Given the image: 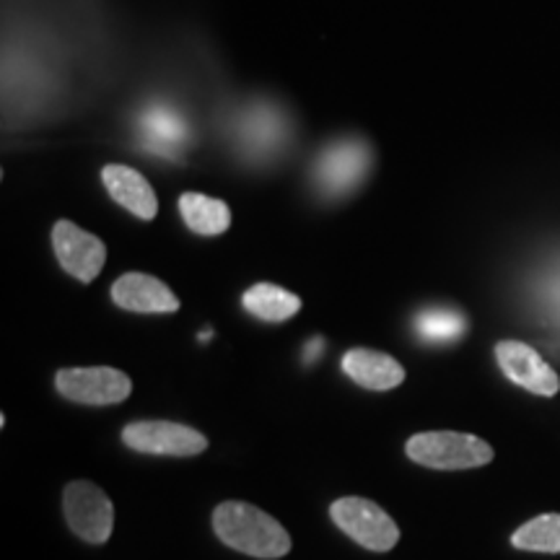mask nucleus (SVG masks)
<instances>
[{"label": "nucleus", "instance_id": "nucleus-14", "mask_svg": "<svg viewBox=\"0 0 560 560\" xmlns=\"http://www.w3.org/2000/svg\"><path fill=\"white\" fill-rule=\"evenodd\" d=\"M242 304L252 317L265 319V322L291 319L293 314L301 310V299L296 293L280 289V285H272V283L252 285V289L244 293Z\"/></svg>", "mask_w": 560, "mask_h": 560}, {"label": "nucleus", "instance_id": "nucleus-12", "mask_svg": "<svg viewBox=\"0 0 560 560\" xmlns=\"http://www.w3.org/2000/svg\"><path fill=\"white\" fill-rule=\"evenodd\" d=\"M342 371L361 384L363 389H395L405 382V369L392 355L380 353V350L369 348H353L342 355Z\"/></svg>", "mask_w": 560, "mask_h": 560}, {"label": "nucleus", "instance_id": "nucleus-17", "mask_svg": "<svg viewBox=\"0 0 560 560\" xmlns=\"http://www.w3.org/2000/svg\"><path fill=\"white\" fill-rule=\"evenodd\" d=\"M143 130L149 143H153V149L161 153H174L182 140L179 117H174L166 109H151V115L143 120Z\"/></svg>", "mask_w": 560, "mask_h": 560}, {"label": "nucleus", "instance_id": "nucleus-9", "mask_svg": "<svg viewBox=\"0 0 560 560\" xmlns=\"http://www.w3.org/2000/svg\"><path fill=\"white\" fill-rule=\"evenodd\" d=\"M495 359H499V366L503 374H506L514 384H520V387L532 392V395H540V397L558 395L560 389L558 374L535 348L527 346V342H520V340L499 342V346H495Z\"/></svg>", "mask_w": 560, "mask_h": 560}, {"label": "nucleus", "instance_id": "nucleus-11", "mask_svg": "<svg viewBox=\"0 0 560 560\" xmlns=\"http://www.w3.org/2000/svg\"><path fill=\"white\" fill-rule=\"evenodd\" d=\"M102 182L107 187V192L120 202L122 208H128L130 213H136L138 219L151 221L159 213V200L149 179L143 174L125 164H107L102 170Z\"/></svg>", "mask_w": 560, "mask_h": 560}, {"label": "nucleus", "instance_id": "nucleus-2", "mask_svg": "<svg viewBox=\"0 0 560 560\" xmlns=\"http://www.w3.org/2000/svg\"><path fill=\"white\" fill-rule=\"evenodd\" d=\"M408 457L433 470H470L488 465L493 459V450L472 433L431 431L416 433L408 441Z\"/></svg>", "mask_w": 560, "mask_h": 560}, {"label": "nucleus", "instance_id": "nucleus-4", "mask_svg": "<svg viewBox=\"0 0 560 560\" xmlns=\"http://www.w3.org/2000/svg\"><path fill=\"white\" fill-rule=\"evenodd\" d=\"M66 520L81 540L102 545L109 540L115 527V506L100 486L75 480L66 488Z\"/></svg>", "mask_w": 560, "mask_h": 560}, {"label": "nucleus", "instance_id": "nucleus-6", "mask_svg": "<svg viewBox=\"0 0 560 560\" xmlns=\"http://www.w3.org/2000/svg\"><path fill=\"white\" fill-rule=\"evenodd\" d=\"M371 166V151L363 140H338L322 151L317 161V185L330 198H342L361 185Z\"/></svg>", "mask_w": 560, "mask_h": 560}, {"label": "nucleus", "instance_id": "nucleus-3", "mask_svg": "<svg viewBox=\"0 0 560 560\" xmlns=\"http://www.w3.org/2000/svg\"><path fill=\"white\" fill-rule=\"evenodd\" d=\"M330 516L346 535L374 552H387L400 540V529L392 522V516L369 499H359V495L338 499L330 506Z\"/></svg>", "mask_w": 560, "mask_h": 560}, {"label": "nucleus", "instance_id": "nucleus-8", "mask_svg": "<svg viewBox=\"0 0 560 560\" xmlns=\"http://www.w3.org/2000/svg\"><path fill=\"white\" fill-rule=\"evenodd\" d=\"M52 247L62 265V270L79 278L81 283H91L100 276L107 260V247L100 236L89 234L70 221H58L52 229Z\"/></svg>", "mask_w": 560, "mask_h": 560}, {"label": "nucleus", "instance_id": "nucleus-13", "mask_svg": "<svg viewBox=\"0 0 560 560\" xmlns=\"http://www.w3.org/2000/svg\"><path fill=\"white\" fill-rule=\"evenodd\" d=\"M179 213L195 234L219 236L229 229L231 210L223 200L208 198L200 192H185L179 198Z\"/></svg>", "mask_w": 560, "mask_h": 560}, {"label": "nucleus", "instance_id": "nucleus-5", "mask_svg": "<svg viewBox=\"0 0 560 560\" xmlns=\"http://www.w3.org/2000/svg\"><path fill=\"white\" fill-rule=\"evenodd\" d=\"M55 387L62 397L83 405H115L128 400L132 382L117 369H62L55 376Z\"/></svg>", "mask_w": 560, "mask_h": 560}, {"label": "nucleus", "instance_id": "nucleus-16", "mask_svg": "<svg viewBox=\"0 0 560 560\" xmlns=\"http://www.w3.org/2000/svg\"><path fill=\"white\" fill-rule=\"evenodd\" d=\"M514 548L535 552H560V514H542L522 524L511 537Z\"/></svg>", "mask_w": 560, "mask_h": 560}, {"label": "nucleus", "instance_id": "nucleus-7", "mask_svg": "<svg viewBox=\"0 0 560 560\" xmlns=\"http://www.w3.org/2000/svg\"><path fill=\"white\" fill-rule=\"evenodd\" d=\"M125 444L143 454H166V457H192L208 446V439L190 425L170 420H140L122 431Z\"/></svg>", "mask_w": 560, "mask_h": 560}, {"label": "nucleus", "instance_id": "nucleus-15", "mask_svg": "<svg viewBox=\"0 0 560 560\" xmlns=\"http://www.w3.org/2000/svg\"><path fill=\"white\" fill-rule=\"evenodd\" d=\"M467 330V317L457 310H441V306H433V310H423L416 317V332L420 340L433 342V346H444V342H452L465 335Z\"/></svg>", "mask_w": 560, "mask_h": 560}, {"label": "nucleus", "instance_id": "nucleus-10", "mask_svg": "<svg viewBox=\"0 0 560 560\" xmlns=\"http://www.w3.org/2000/svg\"><path fill=\"white\" fill-rule=\"evenodd\" d=\"M112 301L138 314H172L179 310V299L166 283L145 272H125L112 285Z\"/></svg>", "mask_w": 560, "mask_h": 560}, {"label": "nucleus", "instance_id": "nucleus-1", "mask_svg": "<svg viewBox=\"0 0 560 560\" xmlns=\"http://www.w3.org/2000/svg\"><path fill=\"white\" fill-rule=\"evenodd\" d=\"M213 529L229 548L255 558H280L291 550L289 532L252 503H221L213 511Z\"/></svg>", "mask_w": 560, "mask_h": 560}, {"label": "nucleus", "instance_id": "nucleus-18", "mask_svg": "<svg viewBox=\"0 0 560 560\" xmlns=\"http://www.w3.org/2000/svg\"><path fill=\"white\" fill-rule=\"evenodd\" d=\"M322 348H325V340L314 338V340L310 342V346H306V355H304V359H306V361H314V359H317V355H319Z\"/></svg>", "mask_w": 560, "mask_h": 560}]
</instances>
